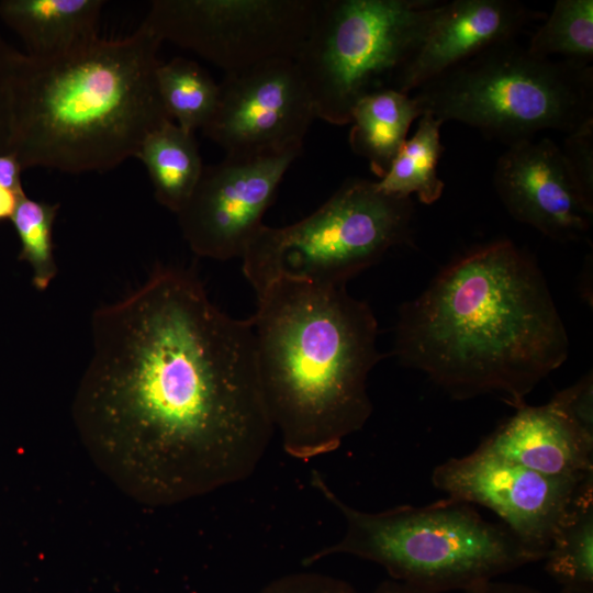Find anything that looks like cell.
Segmentation results:
<instances>
[{"mask_svg": "<svg viewBox=\"0 0 593 593\" xmlns=\"http://www.w3.org/2000/svg\"><path fill=\"white\" fill-rule=\"evenodd\" d=\"M71 411L93 462L149 506L246 480L275 433L250 320L223 312L194 271L174 266L94 311Z\"/></svg>", "mask_w": 593, "mask_h": 593, "instance_id": "obj_1", "label": "cell"}, {"mask_svg": "<svg viewBox=\"0 0 593 593\" xmlns=\"http://www.w3.org/2000/svg\"><path fill=\"white\" fill-rule=\"evenodd\" d=\"M535 258L510 239L445 266L398 313L393 355L455 400L494 395L517 409L569 356Z\"/></svg>", "mask_w": 593, "mask_h": 593, "instance_id": "obj_2", "label": "cell"}, {"mask_svg": "<svg viewBox=\"0 0 593 593\" xmlns=\"http://www.w3.org/2000/svg\"><path fill=\"white\" fill-rule=\"evenodd\" d=\"M256 295L259 378L282 447L303 461L333 452L372 413L377 318L346 286L279 279Z\"/></svg>", "mask_w": 593, "mask_h": 593, "instance_id": "obj_3", "label": "cell"}, {"mask_svg": "<svg viewBox=\"0 0 593 593\" xmlns=\"http://www.w3.org/2000/svg\"><path fill=\"white\" fill-rule=\"evenodd\" d=\"M161 40L144 23L67 57L19 54L10 153L23 170L103 172L168 121L156 72Z\"/></svg>", "mask_w": 593, "mask_h": 593, "instance_id": "obj_4", "label": "cell"}, {"mask_svg": "<svg viewBox=\"0 0 593 593\" xmlns=\"http://www.w3.org/2000/svg\"><path fill=\"white\" fill-rule=\"evenodd\" d=\"M315 490L343 517L339 540L302 561L304 567L336 555L382 567L389 578L434 593L468 591L544 556L524 545L503 524L484 519L473 505L451 497L379 512L342 500L323 475L312 471Z\"/></svg>", "mask_w": 593, "mask_h": 593, "instance_id": "obj_5", "label": "cell"}, {"mask_svg": "<svg viewBox=\"0 0 593 593\" xmlns=\"http://www.w3.org/2000/svg\"><path fill=\"white\" fill-rule=\"evenodd\" d=\"M419 111L507 146L541 131L570 133L593 119V67L532 54L516 40L490 46L424 83Z\"/></svg>", "mask_w": 593, "mask_h": 593, "instance_id": "obj_6", "label": "cell"}, {"mask_svg": "<svg viewBox=\"0 0 593 593\" xmlns=\"http://www.w3.org/2000/svg\"><path fill=\"white\" fill-rule=\"evenodd\" d=\"M414 203L349 178L313 213L282 227L262 225L242 256L256 294L279 279L344 287L411 240Z\"/></svg>", "mask_w": 593, "mask_h": 593, "instance_id": "obj_7", "label": "cell"}, {"mask_svg": "<svg viewBox=\"0 0 593 593\" xmlns=\"http://www.w3.org/2000/svg\"><path fill=\"white\" fill-rule=\"evenodd\" d=\"M441 0H318L294 58L316 119L350 123L366 96L393 89Z\"/></svg>", "mask_w": 593, "mask_h": 593, "instance_id": "obj_8", "label": "cell"}, {"mask_svg": "<svg viewBox=\"0 0 593 593\" xmlns=\"http://www.w3.org/2000/svg\"><path fill=\"white\" fill-rule=\"evenodd\" d=\"M317 7L318 0H155L142 23L226 75L294 60Z\"/></svg>", "mask_w": 593, "mask_h": 593, "instance_id": "obj_9", "label": "cell"}, {"mask_svg": "<svg viewBox=\"0 0 593 593\" xmlns=\"http://www.w3.org/2000/svg\"><path fill=\"white\" fill-rule=\"evenodd\" d=\"M593 473L552 477L497 457L481 447L450 458L432 472L433 485L448 497L483 506L544 559L551 539Z\"/></svg>", "mask_w": 593, "mask_h": 593, "instance_id": "obj_10", "label": "cell"}, {"mask_svg": "<svg viewBox=\"0 0 593 593\" xmlns=\"http://www.w3.org/2000/svg\"><path fill=\"white\" fill-rule=\"evenodd\" d=\"M216 110L202 128L226 156L301 153L316 119L309 89L292 59L226 74Z\"/></svg>", "mask_w": 593, "mask_h": 593, "instance_id": "obj_11", "label": "cell"}, {"mask_svg": "<svg viewBox=\"0 0 593 593\" xmlns=\"http://www.w3.org/2000/svg\"><path fill=\"white\" fill-rule=\"evenodd\" d=\"M301 153L225 156L204 166L193 192L176 214L181 234L199 257L242 258L264 225L278 187Z\"/></svg>", "mask_w": 593, "mask_h": 593, "instance_id": "obj_12", "label": "cell"}, {"mask_svg": "<svg viewBox=\"0 0 593 593\" xmlns=\"http://www.w3.org/2000/svg\"><path fill=\"white\" fill-rule=\"evenodd\" d=\"M479 447L546 475L593 473L592 374L542 405L525 403L515 409Z\"/></svg>", "mask_w": 593, "mask_h": 593, "instance_id": "obj_13", "label": "cell"}, {"mask_svg": "<svg viewBox=\"0 0 593 593\" xmlns=\"http://www.w3.org/2000/svg\"><path fill=\"white\" fill-rule=\"evenodd\" d=\"M493 186L513 219L551 239L580 240L590 231L593 205L549 138L508 146L496 160Z\"/></svg>", "mask_w": 593, "mask_h": 593, "instance_id": "obj_14", "label": "cell"}, {"mask_svg": "<svg viewBox=\"0 0 593 593\" xmlns=\"http://www.w3.org/2000/svg\"><path fill=\"white\" fill-rule=\"evenodd\" d=\"M545 16L517 0L441 1L393 89L411 94L490 46L516 40L527 25Z\"/></svg>", "mask_w": 593, "mask_h": 593, "instance_id": "obj_15", "label": "cell"}, {"mask_svg": "<svg viewBox=\"0 0 593 593\" xmlns=\"http://www.w3.org/2000/svg\"><path fill=\"white\" fill-rule=\"evenodd\" d=\"M102 0H2L0 18L23 41L26 55L53 60L97 42Z\"/></svg>", "mask_w": 593, "mask_h": 593, "instance_id": "obj_16", "label": "cell"}, {"mask_svg": "<svg viewBox=\"0 0 593 593\" xmlns=\"http://www.w3.org/2000/svg\"><path fill=\"white\" fill-rule=\"evenodd\" d=\"M421 116L413 94L394 89L368 94L351 112L349 146L381 179L407 139L411 124Z\"/></svg>", "mask_w": 593, "mask_h": 593, "instance_id": "obj_17", "label": "cell"}, {"mask_svg": "<svg viewBox=\"0 0 593 593\" xmlns=\"http://www.w3.org/2000/svg\"><path fill=\"white\" fill-rule=\"evenodd\" d=\"M135 157L147 169L156 200L177 214L204 168L194 133L168 121L145 138Z\"/></svg>", "mask_w": 593, "mask_h": 593, "instance_id": "obj_18", "label": "cell"}, {"mask_svg": "<svg viewBox=\"0 0 593 593\" xmlns=\"http://www.w3.org/2000/svg\"><path fill=\"white\" fill-rule=\"evenodd\" d=\"M443 124L428 113L419 118L414 135L405 141L388 172L376 181L380 191L399 198L416 194L424 204H433L441 198L445 183L437 166L444 152Z\"/></svg>", "mask_w": 593, "mask_h": 593, "instance_id": "obj_19", "label": "cell"}, {"mask_svg": "<svg viewBox=\"0 0 593 593\" xmlns=\"http://www.w3.org/2000/svg\"><path fill=\"white\" fill-rule=\"evenodd\" d=\"M542 561L561 586L593 585V479L563 517Z\"/></svg>", "mask_w": 593, "mask_h": 593, "instance_id": "obj_20", "label": "cell"}, {"mask_svg": "<svg viewBox=\"0 0 593 593\" xmlns=\"http://www.w3.org/2000/svg\"><path fill=\"white\" fill-rule=\"evenodd\" d=\"M156 80L168 115L181 128L194 133L210 122L217 107L220 85L197 61L175 57L161 63Z\"/></svg>", "mask_w": 593, "mask_h": 593, "instance_id": "obj_21", "label": "cell"}, {"mask_svg": "<svg viewBox=\"0 0 593 593\" xmlns=\"http://www.w3.org/2000/svg\"><path fill=\"white\" fill-rule=\"evenodd\" d=\"M527 49L539 57L591 65L593 59V0H557Z\"/></svg>", "mask_w": 593, "mask_h": 593, "instance_id": "obj_22", "label": "cell"}, {"mask_svg": "<svg viewBox=\"0 0 593 593\" xmlns=\"http://www.w3.org/2000/svg\"><path fill=\"white\" fill-rule=\"evenodd\" d=\"M59 205L36 201L24 195L10 221L20 240L19 258L32 270L36 290H46L57 275L54 257L53 226Z\"/></svg>", "mask_w": 593, "mask_h": 593, "instance_id": "obj_23", "label": "cell"}, {"mask_svg": "<svg viewBox=\"0 0 593 593\" xmlns=\"http://www.w3.org/2000/svg\"><path fill=\"white\" fill-rule=\"evenodd\" d=\"M560 148L580 192L593 205V119L568 133Z\"/></svg>", "mask_w": 593, "mask_h": 593, "instance_id": "obj_24", "label": "cell"}, {"mask_svg": "<svg viewBox=\"0 0 593 593\" xmlns=\"http://www.w3.org/2000/svg\"><path fill=\"white\" fill-rule=\"evenodd\" d=\"M258 593H357L347 581L332 575L300 571L277 578Z\"/></svg>", "mask_w": 593, "mask_h": 593, "instance_id": "obj_25", "label": "cell"}, {"mask_svg": "<svg viewBox=\"0 0 593 593\" xmlns=\"http://www.w3.org/2000/svg\"><path fill=\"white\" fill-rule=\"evenodd\" d=\"M19 54L0 35V154L10 153L14 80Z\"/></svg>", "mask_w": 593, "mask_h": 593, "instance_id": "obj_26", "label": "cell"}, {"mask_svg": "<svg viewBox=\"0 0 593 593\" xmlns=\"http://www.w3.org/2000/svg\"><path fill=\"white\" fill-rule=\"evenodd\" d=\"M22 171L23 168L13 154H0V186L19 194H24L21 179Z\"/></svg>", "mask_w": 593, "mask_h": 593, "instance_id": "obj_27", "label": "cell"}, {"mask_svg": "<svg viewBox=\"0 0 593 593\" xmlns=\"http://www.w3.org/2000/svg\"><path fill=\"white\" fill-rule=\"evenodd\" d=\"M465 593H540L538 590L518 583L489 581L472 588Z\"/></svg>", "mask_w": 593, "mask_h": 593, "instance_id": "obj_28", "label": "cell"}, {"mask_svg": "<svg viewBox=\"0 0 593 593\" xmlns=\"http://www.w3.org/2000/svg\"><path fill=\"white\" fill-rule=\"evenodd\" d=\"M372 593H434L419 586L394 579L382 581Z\"/></svg>", "mask_w": 593, "mask_h": 593, "instance_id": "obj_29", "label": "cell"}, {"mask_svg": "<svg viewBox=\"0 0 593 593\" xmlns=\"http://www.w3.org/2000/svg\"><path fill=\"white\" fill-rule=\"evenodd\" d=\"M26 195L13 192L0 186V221L10 220L19 201Z\"/></svg>", "mask_w": 593, "mask_h": 593, "instance_id": "obj_30", "label": "cell"}, {"mask_svg": "<svg viewBox=\"0 0 593 593\" xmlns=\"http://www.w3.org/2000/svg\"><path fill=\"white\" fill-rule=\"evenodd\" d=\"M559 593H593V585H567Z\"/></svg>", "mask_w": 593, "mask_h": 593, "instance_id": "obj_31", "label": "cell"}]
</instances>
